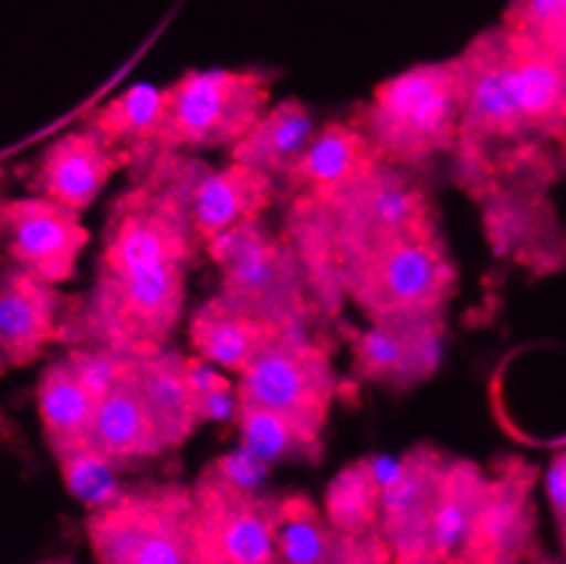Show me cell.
Wrapping results in <instances>:
<instances>
[{"mask_svg":"<svg viewBox=\"0 0 566 564\" xmlns=\"http://www.w3.org/2000/svg\"><path fill=\"white\" fill-rule=\"evenodd\" d=\"M132 165L129 154L96 135L91 126L57 137L33 165V195L55 200L66 209L83 215L94 206L115 170Z\"/></svg>","mask_w":566,"mask_h":564,"instance_id":"obj_16","label":"cell"},{"mask_svg":"<svg viewBox=\"0 0 566 564\" xmlns=\"http://www.w3.org/2000/svg\"><path fill=\"white\" fill-rule=\"evenodd\" d=\"M449 458L438 447L419 445L386 474L380 497V534L395 560L432 554V518Z\"/></svg>","mask_w":566,"mask_h":564,"instance_id":"obj_14","label":"cell"},{"mask_svg":"<svg viewBox=\"0 0 566 564\" xmlns=\"http://www.w3.org/2000/svg\"><path fill=\"white\" fill-rule=\"evenodd\" d=\"M195 537L203 564H274L276 499L241 491L203 469L192 485Z\"/></svg>","mask_w":566,"mask_h":564,"instance_id":"obj_11","label":"cell"},{"mask_svg":"<svg viewBox=\"0 0 566 564\" xmlns=\"http://www.w3.org/2000/svg\"><path fill=\"white\" fill-rule=\"evenodd\" d=\"M378 168L380 159L361 126L356 121L354 124L332 121L315 132L307 152L285 173L282 181L291 189L293 198H298V195H332L373 176Z\"/></svg>","mask_w":566,"mask_h":564,"instance_id":"obj_20","label":"cell"},{"mask_svg":"<svg viewBox=\"0 0 566 564\" xmlns=\"http://www.w3.org/2000/svg\"><path fill=\"white\" fill-rule=\"evenodd\" d=\"M441 313L391 315L369 321L367 330L350 335L356 373L369 384L408 389L427 382L443 356Z\"/></svg>","mask_w":566,"mask_h":564,"instance_id":"obj_13","label":"cell"},{"mask_svg":"<svg viewBox=\"0 0 566 564\" xmlns=\"http://www.w3.org/2000/svg\"><path fill=\"white\" fill-rule=\"evenodd\" d=\"M427 233H438L427 189L408 170L389 165L332 195H298L282 228L326 315L343 307L350 280L375 252Z\"/></svg>","mask_w":566,"mask_h":564,"instance_id":"obj_1","label":"cell"},{"mask_svg":"<svg viewBox=\"0 0 566 564\" xmlns=\"http://www.w3.org/2000/svg\"><path fill=\"white\" fill-rule=\"evenodd\" d=\"M187 302V272L148 278L96 274L83 302L63 313V335L77 345H104L126 356H146L165 348Z\"/></svg>","mask_w":566,"mask_h":564,"instance_id":"obj_4","label":"cell"},{"mask_svg":"<svg viewBox=\"0 0 566 564\" xmlns=\"http://www.w3.org/2000/svg\"><path fill=\"white\" fill-rule=\"evenodd\" d=\"M235 395L244 406L269 408L323 434L337 397V373L328 351L307 332H285L241 373Z\"/></svg>","mask_w":566,"mask_h":564,"instance_id":"obj_9","label":"cell"},{"mask_svg":"<svg viewBox=\"0 0 566 564\" xmlns=\"http://www.w3.org/2000/svg\"><path fill=\"white\" fill-rule=\"evenodd\" d=\"M66 302L55 285L22 274L0 272V373L31 365L63 335Z\"/></svg>","mask_w":566,"mask_h":564,"instance_id":"obj_18","label":"cell"},{"mask_svg":"<svg viewBox=\"0 0 566 564\" xmlns=\"http://www.w3.org/2000/svg\"><path fill=\"white\" fill-rule=\"evenodd\" d=\"M96 406L99 403L77 382L66 359L44 367L36 384V408L52 452L88 439Z\"/></svg>","mask_w":566,"mask_h":564,"instance_id":"obj_28","label":"cell"},{"mask_svg":"<svg viewBox=\"0 0 566 564\" xmlns=\"http://www.w3.org/2000/svg\"><path fill=\"white\" fill-rule=\"evenodd\" d=\"M386 474L373 458H359L343 466L323 493L326 521L345 534L380 532V497Z\"/></svg>","mask_w":566,"mask_h":564,"instance_id":"obj_29","label":"cell"},{"mask_svg":"<svg viewBox=\"0 0 566 564\" xmlns=\"http://www.w3.org/2000/svg\"><path fill=\"white\" fill-rule=\"evenodd\" d=\"M280 335H285V332L255 318L239 304L224 299L222 293L200 304L189 321V340H192L200 359L224 367V370H233L235 376H241L260 351Z\"/></svg>","mask_w":566,"mask_h":564,"instance_id":"obj_22","label":"cell"},{"mask_svg":"<svg viewBox=\"0 0 566 564\" xmlns=\"http://www.w3.org/2000/svg\"><path fill=\"white\" fill-rule=\"evenodd\" d=\"M312 137L315 126L307 107L298 100H285L260 115L258 124L230 148V163L250 165L271 178H285L307 152Z\"/></svg>","mask_w":566,"mask_h":564,"instance_id":"obj_25","label":"cell"},{"mask_svg":"<svg viewBox=\"0 0 566 564\" xmlns=\"http://www.w3.org/2000/svg\"><path fill=\"white\" fill-rule=\"evenodd\" d=\"M235 425L241 430V447L263 460L265 466L282 463V460H310L321 458V434L302 428L293 419L269 408L244 406L239 403Z\"/></svg>","mask_w":566,"mask_h":564,"instance_id":"obj_30","label":"cell"},{"mask_svg":"<svg viewBox=\"0 0 566 564\" xmlns=\"http://www.w3.org/2000/svg\"><path fill=\"white\" fill-rule=\"evenodd\" d=\"M564 63H566V61H564Z\"/></svg>","mask_w":566,"mask_h":564,"instance_id":"obj_40","label":"cell"},{"mask_svg":"<svg viewBox=\"0 0 566 564\" xmlns=\"http://www.w3.org/2000/svg\"><path fill=\"white\" fill-rule=\"evenodd\" d=\"M545 493H547V502H551L553 515L562 521L566 515V450L553 455L551 466H547Z\"/></svg>","mask_w":566,"mask_h":564,"instance_id":"obj_34","label":"cell"},{"mask_svg":"<svg viewBox=\"0 0 566 564\" xmlns=\"http://www.w3.org/2000/svg\"><path fill=\"white\" fill-rule=\"evenodd\" d=\"M88 228L77 211L42 198H0V252L9 269L57 285L77 269L88 247Z\"/></svg>","mask_w":566,"mask_h":564,"instance_id":"obj_12","label":"cell"},{"mask_svg":"<svg viewBox=\"0 0 566 564\" xmlns=\"http://www.w3.org/2000/svg\"><path fill=\"white\" fill-rule=\"evenodd\" d=\"M504 31L566 61V0H512Z\"/></svg>","mask_w":566,"mask_h":564,"instance_id":"obj_32","label":"cell"},{"mask_svg":"<svg viewBox=\"0 0 566 564\" xmlns=\"http://www.w3.org/2000/svg\"><path fill=\"white\" fill-rule=\"evenodd\" d=\"M488 471L473 460L449 458L436 518H432V556L452 564L463 554L468 534H471L473 521L482 508L484 491H488Z\"/></svg>","mask_w":566,"mask_h":564,"instance_id":"obj_26","label":"cell"},{"mask_svg":"<svg viewBox=\"0 0 566 564\" xmlns=\"http://www.w3.org/2000/svg\"><path fill=\"white\" fill-rule=\"evenodd\" d=\"M42 564H72V560H66V556H63V560H48V562H42Z\"/></svg>","mask_w":566,"mask_h":564,"instance_id":"obj_38","label":"cell"},{"mask_svg":"<svg viewBox=\"0 0 566 564\" xmlns=\"http://www.w3.org/2000/svg\"><path fill=\"white\" fill-rule=\"evenodd\" d=\"M165 124V91L154 85H132L99 107L85 126L129 154L132 165L156 152Z\"/></svg>","mask_w":566,"mask_h":564,"instance_id":"obj_27","label":"cell"},{"mask_svg":"<svg viewBox=\"0 0 566 564\" xmlns=\"http://www.w3.org/2000/svg\"><path fill=\"white\" fill-rule=\"evenodd\" d=\"M63 359L72 367L77 382L88 389V395L99 403L129 378V367L135 356L118 354V351L104 348V345H77Z\"/></svg>","mask_w":566,"mask_h":564,"instance_id":"obj_33","label":"cell"},{"mask_svg":"<svg viewBox=\"0 0 566 564\" xmlns=\"http://www.w3.org/2000/svg\"><path fill=\"white\" fill-rule=\"evenodd\" d=\"M99 564H203L195 537L192 488L154 485L120 493L85 521Z\"/></svg>","mask_w":566,"mask_h":564,"instance_id":"obj_5","label":"cell"},{"mask_svg":"<svg viewBox=\"0 0 566 564\" xmlns=\"http://www.w3.org/2000/svg\"><path fill=\"white\" fill-rule=\"evenodd\" d=\"M452 564H495V562H476V560H454Z\"/></svg>","mask_w":566,"mask_h":564,"instance_id":"obj_37","label":"cell"},{"mask_svg":"<svg viewBox=\"0 0 566 564\" xmlns=\"http://www.w3.org/2000/svg\"><path fill=\"white\" fill-rule=\"evenodd\" d=\"M274 200V178L250 165L230 163L228 168L208 170L195 187L189 220L200 244H211L219 236L241 226L260 222Z\"/></svg>","mask_w":566,"mask_h":564,"instance_id":"obj_19","label":"cell"},{"mask_svg":"<svg viewBox=\"0 0 566 564\" xmlns=\"http://www.w3.org/2000/svg\"><path fill=\"white\" fill-rule=\"evenodd\" d=\"M558 526H562V540H564V551H566V515L558 521Z\"/></svg>","mask_w":566,"mask_h":564,"instance_id":"obj_36","label":"cell"},{"mask_svg":"<svg viewBox=\"0 0 566 564\" xmlns=\"http://www.w3.org/2000/svg\"><path fill=\"white\" fill-rule=\"evenodd\" d=\"M395 564H447V562H441L432 554H419V556H408V560H395Z\"/></svg>","mask_w":566,"mask_h":564,"instance_id":"obj_35","label":"cell"},{"mask_svg":"<svg viewBox=\"0 0 566 564\" xmlns=\"http://www.w3.org/2000/svg\"><path fill=\"white\" fill-rule=\"evenodd\" d=\"M274 564H282V562H280V560H276V562H274Z\"/></svg>","mask_w":566,"mask_h":564,"instance_id":"obj_39","label":"cell"},{"mask_svg":"<svg viewBox=\"0 0 566 564\" xmlns=\"http://www.w3.org/2000/svg\"><path fill=\"white\" fill-rule=\"evenodd\" d=\"M200 247L187 203L137 181L109 211L96 274L148 278L176 269L187 272Z\"/></svg>","mask_w":566,"mask_h":564,"instance_id":"obj_7","label":"cell"},{"mask_svg":"<svg viewBox=\"0 0 566 564\" xmlns=\"http://www.w3.org/2000/svg\"><path fill=\"white\" fill-rule=\"evenodd\" d=\"M506 42H510L512 88H515V100L531 135H564L566 63L545 50L520 42L510 33H506Z\"/></svg>","mask_w":566,"mask_h":564,"instance_id":"obj_23","label":"cell"},{"mask_svg":"<svg viewBox=\"0 0 566 564\" xmlns=\"http://www.w3.org/2000/svg\"><path fill=\"white\" fill-rule=\"evenodd\" d=\"M276 556L282 564H395L384 534H345L304 493L276 499Z\"/></svg>","mask_w":566,"mask_h":564,"instance_id":"obj_17","label":"cell"},{"mask_svg":"<svg viewBox=\"0 0 566 564\" xmlns=\"http://www.w3.org/2000/svg\"><path fill=\"white\" fill-rule=\"evenodd\" d=\"M129 384L151 411L167 452L178 450L200 425L198 400L187 382V356L165 348L135 356L129 367Z\"/></svg>","mask_w":566,"mask_h":564,"instance_id":"obj_21","label":"cell"},{"mask_svg":"<svg viewBox=\"0 0 566 564\" xmlns=\"http://www.w3.org/2000/svg\"><path fill=\"white\" fill-rule=\"evenodd\" d=\"M222 272V296L280 332H304L323 313L302 258L285 236L260 222L241 226L206 244Z\"/></svg>","mask_w":566,"mask_h":564,"instance_id":"obj_3","label":"cell"},{"mask_svg":"<svg viewBox=\"0 0 566 564\" xmlns=\"http://www.w3.org/2000/svg\"><path fill=\"white\" fill-rule=\"evenodd\" d=\"M463 77V118L458 154L468 176H484L495 146H510L531 135L510 77V42L504 28L473 39L458 58Z\"/></svg>","mask_w":566,"mask_h":564,"instance_id":"obj_10","label":"cell"},{"mask_svg":"<svg viewBox=\"0 0 566 564\" xmlns=\"http://www.w3.org/2000/svg\"><path fill=\"white\" fill-rule=\"evenodd\" d=\"M458 285V269L441 233L408 236L375 252L354 274L348 299L369 321L441 313Z\"/></svg>","mask_w":566,"mask_h":564,"instance_id":"obj_8","label":"cell"},{"mask_svg":"<svg viewBox=\"0 0 566 564\" xmlns=\"http://www.w3.org/2000/svg\"><path fill=\"white\" fill-rule=\"evenodd\" d=\"M52 455H55L57 469H61L69 493L77 502H83L91 512L107 508V504H113L124 493L118 485V477H115L113 460L104 458L88 441H80V445H72Z\"/></svg>","mask_w":566,"mask_h":564,"instance_id":"obj_31","label":"cell"},{"mask_svg":"<svg viewBox=\"0 0 566 564\" xmlns=\"http://www.w3.org/2000/svg\"><path fill=\"white\" fill-rule=\"evenodd\" d=\"M271 77L252 69L187 72L165 88L161 152L233 148L269 111Z\"/></svg>","mask_w":566,"mask_h":564,"instance_id":"obj_6","label":"cell"},{"mask_svg":"<svg viewBox=\"0 0 566 564\" xmlns=\"http://www.w3.org/2000/svg\"><path fill=\"white\" fill-rule=\"evenodd\" d=\"M463 77L458 58L419 63L375 88L356 124L380 165L413 170L458 146Z\"/></svg>","mask_w":566,"mask_h":564,"instance_id":"obj_2","label":"cell"},{"mask_svg":"<svg viewBox=\"0 0 566 564\" xmlns=\"http://www.w3.org/2000/svg\"><path fill=\"white\" fill-rule=\"evenodd\" d=\"M85 441L94 450H99L104 458L113 460L115 466L148 460L167 452L151 411L137 395V389L132 387L129 378L99 400Z\"/></svg>","mask_w":566,"mask_h":564,"instance_id":"obj_24","label":"cell"},{"mask_svg":"<svg viewBox=\"0 0 566 564\" xmlns=\"http://www.w3.org/2000/svg\"><path fill=\"white\" fill-rule=\"evenodd\" d=\"M536 471L520 458H501L488 480L482 508L458 560L517 564L534 537Z\"/></svg>","mask_w":566,"mask_h":564,"instance_id":"obj_15","label":"cell"}]
</instances>
